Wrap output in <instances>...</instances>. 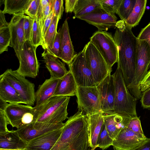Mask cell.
Masks as SVG:
<instances>
[{
  "instance_id": "obj_15",
  "label": "cell",
  "mask_w": 150,
  "mask_h": 150,
  "mask_svg": "<svg viewBox=\"0 0 150 150\" xmlns=\"http://www.w3.org/2000/svg\"><path fill=\"white\" fill-rule=\"evenodd\" d=\"M25 15H13L9 23L11 34L9 46L14 49L18 59L23 45L26 41L23 28Z\"/></svg>"
},
{
  "instance_id": "obj_1",
  "label": "cell",
  "mask_w": 150,
  "mask_h": 150,
  "mask_svg": "<svg viewBox=\"0 0 150 150\" xmlns=\"http://www.w3.org/2000/svg\"><path fill=\"white\" fill-rule=\"evenodd\" d=\"M113 36L117 50V66L127 87L132 82L136 66L138 39L125 21H117Z\"/></svg>"
},
{
  "instance_id": "obj_38",
  "label": "cell",
  "mask_w": 150,
  "mask_h": 150,
  "mask_svg": "<svg viewBox=\"0 0 150 150\" xmlns=\"http://www.w3.org/2000/svg\"><path fill=\"white\" fill-rule=\"evenodd\" d=\"M40 4V0H32L25 13L31 18L35 17L37 14Z\"/></svg>"
},
{
  "instance_id": "obj_49",
  "label": "cell",
  "mask_w": 150,
  "mask_h": 150,
  "mask_svg": "<svg viewBox=\"0 0 150 150\" xmlns=\"http://www.w3.org/2000/svg\"><path fill=\"white\" fill-rule=\"evenodd\" d=\"M8 104V103L0 99V110H4Z\"/></svg>"
},
{
  "instance_id": "obj_43",
  "label": "cell",
  "mask_w": 150,
  "mask_h": 150,
  "mask_svg": "<svg viewBox=\"0 0 150 150\" xmlns=\"http://www.w3.org/2000/svg\"><path fill=\"white\" fill-rule=\"evenodd\" d=\"M8 124H10V123L4 110H0V133L8 131L9 130L7 126Z\"/></svg>"
},
{
  "instance_id": "obj_51",
  "label": "cell",
  "mask_w": 150,
  "mask_h": 150,
  "mask_svg": "<svg viewBox=\"0 0 150 150\" xmlns=\"http://www.w3.org/2000/svg\"><path fill=\"white\" fill-rule=\"evenodd\" d=\"M98 147V146H96L94 148L91 149L90 150H95V149L97 148Z\"/></svg>"
},
{
  "instance_id": "obj_25",
  "label": "cell",
  "mask_w": 150,
  "mask_h": 150,
  "mask_svg": "<svg viewBox=\"0 0 150 150\" xmlns=\"http://www.w3.org/2000/svg\"><path fill=\"white\" fill-rule=\"evenodd\" d=\"M104 122L103 113L89 115V143L91 149L98 146L97 142Z\"/></svg>"
},
{
  "instance_id": "obj_50",
  "label": "cell",
  "mask_w": 150,
  "mask_h": 150,
  "mask_svg": "<svg viewBox=\"0 0 150 150\" xmlns=\"http://www.w3.org/2000/svg\"><path fill=\"white\" fill-rule=\"evenodd\" d=\"M0 150H13V149H0Z\"/></svg>"
},
{
  "instance_id": "obj_42",
  "label": "cell",
  "mask_w": 150,
  "mask_h": 150,
  "mask_svg": "<svg viewBox=\"0 0 150 150\" xmlns=\"http://www.w3.org/2000/svg\"><path fill=\"white\" fill-rule=\"evenodd\" d=\"M140 102L143 108H150V87L142 93Z\"/></svg>"
},
{
  "instance_id": "obj_46",
  "label": "cell",
  "mask_w": 150,
  "mask_h": 150,
  "mask_svg": "<svg viewBox=\"0 0 150 150\" xmlns=\"http://www.w3.org/2000/svg\"><path fill=\"white\" fill-rule=\"evenodd\" d=\"M78 0H65V11L66 13L73 12Z\"/></svg>"
},
{
  "instance_id": "obj_4",
  "label": "cell",
  "mask_w": 150,
  "mask_h": 150,
  "mask_svg": "<svg viewBox=\"0 0 150 150\" xmlns=\"http://www.w3.org/2000/svg\"><path fill=\"white\" fill-rule=\"evenodd\" d=\"M112 75L115 90L114 111L133 117L137 116L136 109L137 99L127 88L119 67L117 66Z\"/></svg>"
},
{
  "instance_id": "obj_31",
  "label": "cell",
  "mask_w": 150,
  "mask_h": 150,
  "mask_svg": "<svg viewBox=\"0 0 150 150\" xmlns=\"http://www.w3.org/2000/svg\"><path fill=\"white\" fill-rule=\"evenodd\" d=\"M58 18L53 15L51 24L45 36L43 38L41 46L44 50L49 51L52 49L54 42L57 33V25L59 20Z\"/></svg>"
},
{
  "instance_id": "obj_37",
  "label": "cell",
  "mask_w": 150,
  "mask_h": 150,
  "mask_svg": "<svg viewBox=\"0 0 150 150\" xmlns=\"http://www.w3.org/2000/svg\"><path fill=\"white\" fill-rule=\"evenodd\" d=\"M33 23V19L28 16L25 15L23 28L26 40H31Z\"/></svg>"
},
{
  "instance_id": "obj_3",
  "label": "cell",
  "mask_w": 150,
  "mask_h": 150,
  "mask_svg": "<svg viewBox=\"0 0 150 150\" xmlns=\"http://www.w3.org/2000/svg\"><path fill=\"white\" fill-rule=\"evenodd\" d=\"M70 99L69 96H53L41 105L35 106L33 122L52 124L63 122L68 118L67 108Z\"/></svg>"
},
{
  "instance_id": "obj_34",
  "label": "cell",
  "mask_w": 150,
  "mask_h": 150,
  "mask_svg": "<svg viewBox=\"0 0 150 150\" xmlns=\"http://www.w3.org/2000/svg\"><path fill=\"white\" fill-rule=\"evenodd\" d=\"M33 23L31 41L36 48L42 44L43 37L42 29L36 17L33 18Z\"/></svg>"
},
{
  "instance_id": "obj_23",
  "label": "cell",
  "mask_w": 150,
  "mask_h": 150,
  "mask_svg": "<svg viewBox=\"0 0 150 150\" xmlns=\"http://www.w3.org/2000/svg\"><path fill=\"white\" fill-rule=\"evenodd\" d=\"M60 79L50 77L39 86L35 92V107L41 105L53 96Z\"/></svg>"
},
{
  "instance_id": "obj_5",
  "label": "cell",
  "mask_w": 150,
  "mask_h": 150,
  "mask_svg": "<svg viewBox=\"0 0 150 150\" xmlns=\"http://www.w3.org/2000/svg\"><path fill=\"white\" fill-rule=\"evenodd\" d=\"M150 66V47L144 41L138 40L136 69L133 80L127 87L132 95L137 100L141 99L142 93L139 86Z\"/></svg>"
},
{
  "instance_id": "obj_16",
  "label": "cell",
  "mask_w": 150,
  "mask_h": 150,
  "mask_svg": "<svg viewBox=\"0 0 150 150\" xmlns=\"http://www.w3.org/2000/svg\"><path fill=\"white\" fill-rule=\"evenodd\" d=\"M146 138L145 136L138 134L125 127L113 140L112 146L114 150H132L140 145Z\"/></svg>"
},
{
  "instance_id": "obj_39",
  "label": "cell",
  "mask_w": 150,
  "mask_h": 150,
  "mask_svg": "<svg viewBox=\"0 0 150 150\" xmlns=\"http://www.w3.org/2000/svg\"><path fill=\"white\" fill-rule=\"evenodd\" d=\"M63 0H53L52 12L53 15L57 17L60 20L64 10Z\"/></svg>"
},
{
  "instance_id": "obj_10",
  "label": "cell",
  "mask_w": 150,
  "mask_h": 150,
  "mask_svg": "<svg viewBox=\"0 0 150 150\" xmlns=\"http://www.w3.org/2000/svg\"><path fill=\"white\" fill-rule=\"evenodd\" d=\"M36 49L30 41L25 42L18 59L19 66L16 70L18 74L25 77L33 78L38 76L40 63L36 55Z\"/></svg>"
},
{
  "instance_id": "obj_18",
  "label": "cell",
  "mask_w": 150,
  "mask_h": 150,
  "mask_svg": "<svg viewBox=\"0 0 150 150\" xmlns=\"http://www.w3.org/2000/svg\"><path fill=\"white\" fill-rule=\"evenodd\" d=\"M103 116L107 131L113 140L121 130L127 127L130 120L133 117L115 111L103 113Z\"/></svg>"
},
{
  "instance_id": "obj_7",
  "label": "cell",
  "mask_w": 150,
  "mask_h": 150,
  "mask_svg": "<svg viewBox=\"0 0 150 150\" xmlns=\"http://www.w3.org/2000/svg\"><path fill=\"white\" fill-rule=\"evenodd\" d=\"M90 41L99 52L109 66L117 62V46L112 34L106 31H97L90 38Z\"/></svg>"
},
{
  "instance_id": "obj_13",
  "label": "cell",
  "mask_w": 150,
  "mask_h": 150,
  "mask_svg": "<svg viewBox=\"0 0 150 150\" xmlns=\"http://www.w3.org/2000/svg\"><path fill=\"white\" fill-rule=\"evenodd\" d=\"M96 26L98 31H106L115 27L117 18L115 14L107 11L102 7L78 18Z\"/></svg>"
},
{
  "instance_id": "obj_27",
  "label": "cell",
  "mask_w": 150,
  "mask_h": 150,
  "mask_svg": "<svg viewBox=\"0 0 150 150\" xmlns=\"http://www.w3.org/2000/svg\"><path fill=\"white\" fill-rule=\"evenodd\" d=\"M32 0H5L4 8L2 11L4 14L13 15L25 14Z\"/></svg>"
},
{
  "instance_id": "obj_20",
  "label": "cell",
  "mask_w": 150,
  "mask_h": 150,
  "mask_svg": "<svg viewBox=\"0 0 150 150\" xmlns=\"http://www.w3.org/2000/svg\"><path fill=\"white\" fill-rule=\"evenodd\" d=\"M58 32L60 37L59 59L68 65L73 60L76 54H75L71 40L67 19L65 20Z\"/></svg>"
},
{
  "instance_id": "obj_29",
  "label": "cell",
  "mask_w": 150,
  "mask_h": 150,
  "mask_svg": "<svg viewBox=\"0 0 150 150\" xmlns=\"http://www.w3.org/2000/svg\"><path fill=\"white\" fill-rule=\"evenodd\" d=\"M147 2V0H136L132 13L124 21L131 29L139 24L144 13Z\"/></svg>"
},
{
  "instance_id": "obj_48",
  "label": "cell",
  "mask_w": 150,
  "mask_h": 150,
  "mask_svg": "<svg viewBox=\"0 0 150 150\" xmlns=\"http://www.w3.org/2000/svg\"><path fill=\"white\" fill-rule=\"evenodd\" d=\"M132 150H150V138H147L143 142Z\"/></svg>"
},
{
  "instance_id": "obj_32",
  "label": "cell",
  "mask_w": 150,
  "mask_h": 150,
  "mask_svg": "<svg viewBox=\"0 0 150 150\" xmlns=\"http://www.w3.org/2000/svg\"><path fill=\"white\" fill-rule=\"evenodd\" d=\"M136 0H122L119 7L117 14L121 20L125 21L132 13Z\"/></svg>"
},
{
  "instance_id": "obj_28",
  "label": "cell",
  "mask_w": 150,
  "mask_h": 150,
  "mask_svg": "<svg viewBox=\"0 0 150 150\" xmlns=\"http://www.w3.org/2000/svg\"><path fill=\"white\" fill-rule=\"evenodd\" d=\"M100 7L101 0H78L73 11L74 18H78Z\"/></svg>"
},
{
  "instance_id": "obj_24",
  "label": "cell",
  "mask_w": 150,
  "mask_h": 150,
  "mask_svg": "<svg viewBox=\"0 0 150 150\" xmlns=\"http://www.w3.org/2000/svg\"><path fill=\"white\" fill-rule=\"evenodd\" d=\"M77 86L69 71L60 79L53 96H72L76 95Z\"/></svg>"
},
{
  "instance_id": "obj_21",
  "label": "cell",
  "mask_w": 150,
  "mask_h": 150,
  "mask_svg": "<svg viewBox=\"0 0 150 150\" xmlns=\"http://www.w3.org/2000/svg\"><path fill=\"white\" fill-rule=\"evenodd\" d=\"M42 56L44 60L45 66L50 73V77L60 79L68 72L64 63L47 50H44L42 54Z\"/></svg>"
},
{
  "instance_id": "obj_22",
  "label": "cell",
  "mask_w": 150,
  "mask_h": 150,
  "mask_svg": "<svg viewBox=\"0 0 150 150\" xmlns=\"http://www.w3.org/2000/svg\"><path fill=\"white\" fill-rule=\"evenodd\" d=\"M28 142L19 135L16 130L0 133V149L23 150L26 149Z\"/></svg>"
},
{
  "instance_id": "obj_47",
  "label": "cell",
  "mask_w": 150,
  "mask_h": 150,
  "mask_svg": "<svg viewBox=\"0 0 150 150\" xmlns=\"http://www.w3.org/2000/svg\"><path fill=\"white\" fill-rule=\"evenodd\" d=\"M53 0H52L51 3L42 10V23L43 26L46 19L52 11Z\"/></svg>"
},
{
  "instance_id": "obj_35",
  "label": "cell",
  "mask_w": 150,
  "mask_h": 150,
  "mask_svg": "<svg viewBox=\"0 0 150 150\" xmlns=\"http://www.w3.org/2000/svg\"><path fill=\"white\" fill-rule=\"evenodd\" d=\"M122 0H101L102 7L111 13H117Z\"/></svg>"
},
{
  "instance_id": "obj_14",
  "label": "cell",
  "mask_w": 150,
  "mask_h": 150,
  "mask_svg": "<svg viewBox=\"0 0 150 150\" xmlns=\"http://www.w3.org/2000/svg\"><path fill=\"white\" fill-rule=\"evenodd\" d=\"M96 86L103 113L114 111L115 90L112 75L108 74Z\"/></svg>"
},
{
  "instance_id": "obj_33",
  "label": "cell",
  "mask_w": 150,
  "mask_h": 150,
  "mask_svg": "<svg viewBox=\"0 0 150 150\" xmlns=\"http://www.w3.org/2000/svg\"><path fill=\"white\" fill-rule=\"evenodd\" d=\"M113 141V139L109 135L104 122L97 142L98 147L102 150L105 149L112 146Z\"/></svg>"
},
{
  "instance_id": "obj_30",
  "label": "cell",
  "mask_w": 150,
  "mask_h": 150,
  "mask_svg": "<svg viewBox=\"0 0 150 150\" xmlns=\"http://www.w3.org/2000/svg\"><path fill=\"white\" fill-rule=\"evenodd\" d=\"M11 40L9 23L6 21L5 15L0 16V54L8 51Z\"/></svg>"
},
{
  "instance_id": "obj_2",
  "label": "cell",
  "mask_w": 150,
  "mask_h": 150,
  "mask_svg": "<svg viewBox=\"0 0 150 150\" xmlns=\"http://www.w3.org/2000/svg\"><path fill=\"white\" fill-rule=\"evenodd\" d=\"M89 115L78 111L68 117L61 135L51 150H90Z\"/></svg>"
},
{
  "instance_id": "obj_12",
  "label": "cell",
  "mask_w": 150,
  "mask_h": 150,
  "mask_svg": "<svg viewBox=\"0 0 150 150\" xmlns=\"http://www.w3.org/2000/svg\"><path fill=\"white\" fill-rule=\"evenodd\" d=\"M35 110L31 106L8 103L4 111L10 124L18 129L33 122Z\"/></svg>"
},
{
  "instance_id": "obj_44",
  "label": "cell",
  "mask_w": 150,
  "mask_h": 150,
  "mask_svg": "<svg viewBox=\"0 0 150 150\" xmlns=\"http://www.w3.org/2000/svg\"><path fill=\"white\" fill-rule=\"evenodd\" d=\"M150 87V69L140 83L139 88L142 93Z\"/></svg>"
},
{
  "instance_id": "obj_36",
  "label": "cell",
  "mask_w": 150,
  "mask_h": 150,
  "mask_svg": "<svg viewBox=\"0 0 150 150\" xmlns=\"http://www.w3.org/2000/svg\"><path fill=\"white\" fill-rule=\"evenodd\" d=\"M126 127L138 134L143 136H145L142 127L140 117L136 116L132 117Z\"/></svg>"
},
{
  "instance_id": "obj_26",
  "label": "cell",
  "mask_w": 150,
  "mask_h": 150,
  "mask_svg": "<svg viewBox=\"0 0 150 150\" xmlns=\"http://www.w3.org/2000/svg\"><path fill=\"white\" fill-rule=\"evenodd\" d=\"M0 99L11 104H24L15 89L4 79L0 77Z\"/></svg>"
},
{
  "instance_id": "obj_45",
  "label": "cell",
  "mask_w": 150,
  "mask_h": 150,
  "mask_svg": "<svg viewBox=\"0 0 150 150\" xmlns=\"http://www.w3.org/2000/svg\"><path fill=\"white\" fill-rule=\"evenodd\" d=\"M53 16L52 11L46 19L42 29V33L43 38L45 36L46 33L52 23Z\"/></svg>"
},
{
  "instance_id": "obj_52",
  "label": "cell",
  "mask_w": 150,
  "mask_h": 150,
  "mask_svg": "<svg viewBox=\"0 0 150 150\" xmlns=\"http://www.w3.org/2000/svg\"><path fill=\"white\" fill-rule=\"evenodd\" d=\"M22 150H28L27 149H23Z\"/></svg>"
},
{
  "instance_id": "obj_9",
  "label": "cell",
  "mask_w": 150,
  "mask_h": 150,
  "mask_svg": "<svg viewBox=\"0 0 150 150\" xmlns=\"http://www.w3.org/2000/svg\"><path fill=\"white\" fill-rule=\"evenodd\" d=\"M76 96L79 111L89 115L103 113L96 86H77Z\"/></svg>"
},
{
  "instance_id": "obj_11",
  "label": "cell",
  "mask_w": 150,
  "mask_h": 150,
  "mask_svg": "<svg viewBox=\"0 0 150 150\" xmlns=\"http://www.w3.org/2000/svg\"><path fill=\"white\" fill-rule=\"evenodd\" d=\"M84 52V47L76 54L68 64L69 70L72 73L78 86H96L91 71L87 64Z\"/></svg>"
},
{
  "instance_id": "obj_40",
  "label": "cell",
  "mask_w": 150,
  "mask_h": 150,
  "mask_svg": "<svg viewBox=\"0 0 150 150\" xmlns=\"http://www.w3.org/2000/svg\"><path fill=\"white\" fill-rule=\"evenodd\" d=\"M60 37L58 32L56 35L52 49L47 51L57 57L59 58L60 55Z\"/></svg>"
},
{
  "instance_id": "obj_41",
  "label": "cell",
  "mask_w": 150,
  "mask_h": 150,
  "mask_svg": "<svg viewBox=\"0 0 150 150\" xmlns=\"http://www.w3.org/2000/svg\"><path fill=\"white\" fill-rule=\"evenodd\" d=\"M137 38L139 40L147 42L150 47V22L142 29Z\"/></svg>"
},
{
  "instance_id": "obj_6",
  "label": "cell",
  "mask_w": 150,
  "mask_h": 150,
  "mask_svg": "<svg viewBox=\"0 0 150 150\" xmlns=\"http://www.w3.org/2000/svg\"><path fill=\"white\" fill-rule=\"evenodd\" d=\"M10 84L19 94L24 104L33 105L35 102V85L16 70L7 69L0 76Z\"/></svg>"
},
{
  "instance_id": "obj_19",
  "label": "cell",
  "mask_w": 150,
  "mask_h": 150,
  "mask_svg": "<svg viewBox=\"0 0 150 150\" xmlns=\"http://www.w3.org/2000/svg\"><path fill=\"white\" fill-rule=\"evenodd\" d=\"M64 126L32 139L28 142L26 149L28 150H51L59 138Z\"/></svg>"
},
{
  "instance_id": "obj_17",
  "label": "cell",
  "mask_w": 150,
  "mask_h": 150,
  "mask_svg": "<svg viewBox=\"0 0 150 150\" xmlns=\"http://www.w3.org/2000/svg\"><path fill=\"white\" fill-rule=\"evenodd\" d=\"M65 123L52 124L40 122H33L16 130L23 140L29 142L33 139L51 131L63 127Z\"/></svg>"
},
{
  "instance_id": "obj_8",
  "label": "cell",
  "mask_w": 150,
  "mask_h": 150,
  "mask_svg": "<svg viewBox=\"0 0 150 150\" xmlns=\"http://www.w3.org/2000/svg\"><path fill=\"white\" fill-rule=\"evenodd\" d=\"M84 47L87 64L91 71L97 86L111 74L112 68L90 41Z\"/></svg>"
}]
</instances>
